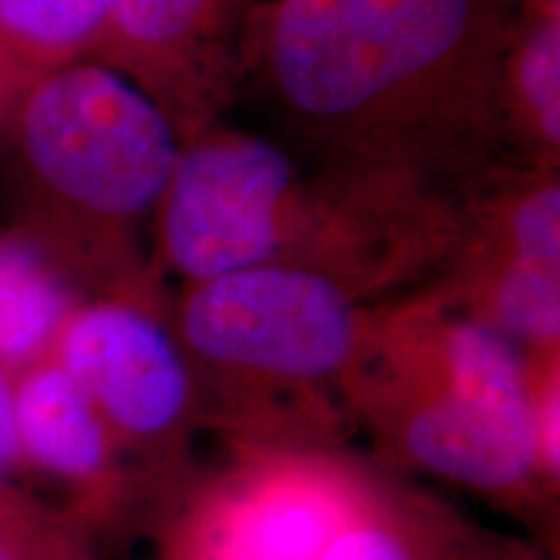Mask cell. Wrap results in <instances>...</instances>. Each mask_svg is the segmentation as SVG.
<instances>
[{"mask_svg": "<svg viewBox=\"0 0 560 560\" xmlns=\"http://www.w3.org/2000/svg\"><path fill=\"white\" fill-rule=\"evenodd\" d=\"M16 151L42 236L62 257L143 219L182 156L170 117L136 81L104 66L42 73L21 96Z\"/></svg>", "mask_w": 560, "mask_h": 560, "instance_id": "1", "label": "cell"}, {"mask_svg": "<svg viewBox=\"0 0 560 560\" xmlns=\"http://www.w3.org/2000/svg\"><path fill=\"white\" fill-rule=\"evenodd\" d=\"M467 26L470 0H283L272 81L306 120L355 128L446 75Z\"/></svg>", "mask_w": 560, "mask_h": 560, "instance_id": "2", "label": "cell"}, {"mask_svg": "<svg viewBox=\"0 0 560 560\" xmlns=\"http://www.w3.org/2000/svg\"><path fill=\"white\" fill-rule=\"evenodd\" d=\"M182 330L200 355L223 366L312 380L348 359L355 314L330 278L257 265L195 285Z\"/></svg>", "mask_w": 560, "mask_h": 560, "instance_id": "3", "label": "cell"}, {"mask_svg": "<svg viewBox=\"0 0 560 560\" xmlns=\"http://www.w3.org/2000/svg\"><path fill=\"white\" fill-rule=\"evenodd\" d=\"M291 185L289 159L260 138L221 136L182 151L161 198L170 262L195 285L268 265Z\"/></svg>", "mask_w": 560, "mask_h": 560, "instance_id": "4", "label": "cell"}, {"mask_svg": "<svg viewBox=\"0 0 560 560\" xmlns=\"http://www.w3.org/2000/svg\"><path fill=\"white\" fill-rule=\"evenodd\" d=\"M60 366L94 408L130 433L172 425L187 380L172 340L156 322L122 304L73 310L58 335Z\"/></svg>", "mask_w": 560, "mask_h": 560, "instance_id": "5", "label": "cell"}, {"mask_svg": "<svg viewBox=\"0 0 560 560\" xmlns=\"http://www.w3.org/2000/svg\"><path fill=\"white\" fill-rule=\"evenodd\" d=\"M405 444L420 465L486 488L522 480L540 454L532 402L480 400L450 387L412 412Z\"/></svg>", "mask_w": 560, "mask_h": 560, "instance_id": "6", "label": "cell"}, {"mask_svg": "<svg viewBox=\"0 0 560 560\" xmlns=\"http://www.w3.org/2000/svg\"><path fill=\"white\" fill-rule=\"evenodd\" d=\"M346 506L319 482L289 480L240 503L223 527V560H322L342 535Z\"/></svg>", "mask_w": 560, "mask_h": 560, "instance_id": "7", "label": "cell"}, {"mask_svg": "<svg viewBox=\"0 0 560 560\" xmlns=\"http://www.w3.org/2000/svg\"><path fill=\"white\" fill-rule=\"evenodd\" d=\"M60 252L32 231L0 234V361H30L73 314Z\"/></svg>", "mask_w": 560, "mask_h": 560, "instance_id": "8", "label": "cell"}, {"mask_svg": "<svg viewBox=\"0 0 560 560\" xmlns=\"http://www.w3.org/2000/svg\"><path fill=\"white\" fill-rule=\"evenodd\" d=\"M19 446L60 475L100 470L107 441L94 402L60 363L32 371L13 395Z\"/></svg>", "mask_w": 560, "mask_h": 560, "instance_id": "9", "label": "cell"}, {"mask_svg": "<svg viewBox=\"0 0 560 560\" xmlns=\"http://www.w3.org/2000/svg\"><path fill=\"white\" fill-rule=\"evenodd\" d=\"M112 0H0V55L19 66L60 68L109 21Z\"/></svg>", "mask_w": 560, "mask_h": 560, "instance_id": "10", "label": "cell"}, {"mask_svg": "<svg viewBox=\"0 0 560 560\" xmlns=\"http://www.w3.org/2000/svg\"><path fill=\"white\" fill-rule=\"evenodd\" d=\"M446 387L493 402H529L514 350L478 322H459L444 335Z\"/></svg>", "mask_w": 560, "mask_h": 560, "instance_id": "11", "label": "cell"}, {"mask_svg": "<svg viewBox=\"0 0 560 560\" xmlns=\"http://www.w3.org/2000/svg\"><path fill=\"white\" fill-rule=\"evenodd\" d=\"M503 330L532 342H556L560 332L558 270L509 257L490 296Z\"/></svg>", "mask_w": 560, "mask_h": 560, "instance_id": "12", "label": "cell"}, {"mask_svg": "<svg viewBox=\"0 0 560 560\" xmlns=\"http://www.w3.org/2000/svg\"><path fill=\"white\" fill-rule=\"evenodd\" d=\"M516 91L524 112L542 140H560V26L558 16L545 19L529 34L516 62Z\"/></svg>", "mask_w": 560, "mask_h": 560, "instance_id": "13", "label": "cell"}, {"mask_svg": "<svg viewBox=\"0 0 560 560\" xmlns=\"http://www.w3.org/2000/svg\"><path fill=\"white\" fill-rule=\"evenodd\" d=\"M210 0H112L109 21L132 50H164L185 39Z\"/></svg>", "mask_w": 560, "mask_h": 560, "instance_id": "14", "label": "cell"}, {"mask_svg": "<svg viewBox=\"0 0 560 560\" xmlns=\"http://www.w3.org/2000/svg\"><path fill=\"white\" fill-rule=\"evenodd\" d=\"M509 257L560 270V192L542 185L516 202L509 221Z\"/></svg>", "mask_w": 560, "mask_h": 560, "instance_id": "15", "label": "cell"}, {"mask_svg": "<svg viewBox=\"0 0 560 560\" xmlns=\"http://www.w3.org/2000/svg\"><path fill=\"white\" fill-rule=\"evenodd\" d=\"M322 560H408L400 545L376 529L342 532Z\"/></svg>", "mask_w": 560, "mask_h": 560, "instance_id": "16", "label": "cell"}, {"mask_svg": "<svg viewBox=\"0 0 560 560\" xmlns=\"http://www.w3.org/2000/svg\"><path fill=\"white\" fill-rule=\"evenodd\" d=\"M19 452V433H16V410H13V392L0 374V467L9 465Z\"/></svg>", "mask_w": 560, "mask_h": 560, "instance_id": "17", "label": "cell"}, {"mask_svg": "<svg viewBox=\"0 0 560 560\" xmlns=\"http://www.w3.org/2000/svg\"><path fill=\"white\" fill-rule=\"evenodd\" d=\"M13 81H16V75H13L9 62H5L3 55H0V94H5V91L13 86Z\"/></svg>", "mask_w": 560, "mask_h": 560, "instance_id": "18", "label": "cell"}, {"mask_svg": "<svg viewBox=\"0 0 560 560\" xmlns=\"http://www.w3.org/2000/svg\"><path fill=\"white\" fill-rule=\"evenodd\" d=\"M0 96H3V94H0Z\"/></svg>", "mask_w": 560, "mask_h": 560, "instance_id": "19", "label": "cell"}]
</instances>
